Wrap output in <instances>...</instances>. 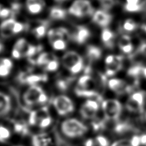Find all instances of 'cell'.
Listing matches in <instances>:
<instances>
[{
	"mask_svg": "<svg viewBox=\"0 0 146 146\" xmlns=\"http://www.w3.org/2000/svg\"><path fill=\"white\" fill-rule=\"evenodd\" d=\"M108 85L110 89L119 95L130 93L133 90V86L122 79H111L108 81Z\"/></svg>",
	"mask_w": 146,
	"mask_h": 146,
	"instance_id": "obj_10",
	"label": "cell"
},
{
	"mask_svg": "<svg viewBox=\"0 0 146 146\" xmlns=\"http://www.w3.org/2000/svg\"><path fill=\"white\" fill-rule=\"evenodd\" d=\"M102 51L98 46L90 45L87 48V56L90 61H96L101 58Z\"/></svg>",
	"mask_w": 146,
	"mask_h": 146,
	"instance_id": "obj_21",
	"label": "cell"
},
{
	"mask_svg": "<svg viewBox=\"0 0 146 146\" xmlns=\"http://www.w3.org/2000/svg\"><path fill=\"white\" fill-rule=\"evenodd\" d=\"M23 100L28 106L42 105L48 101V96L40 86L32 85L23 95Z\"/></svg>",
	"mask_w": 146,
	"mask_h": 146,
	"instance_id": "obj_2",
	"label": "cell"
},
{
	"mask_svg": "<svg viewBox=\"0 0 146 146\" xmlns=\"http://www.w3.org/2000/svg\"><path fill=\"white\" fill-rule=\"evenodd\" d=\"M144 66L140 63H136L134 66L130 67L127 72V76L133 78L135 80V81L138 82L139 78L143 75V71H144Z\"/></svg>",
	"mask_w": 146,
	"mask_h": 146,
	"instance_id": "obj_19",
	"label": "cell"
},
{
	"mask_svg": "<svg viewBox=\"0 0 146 146\" xmlns=\"http://www.w3.org/2000/svg\"><path fill=\"white\" fill-rule=\"evenodd\" d=\"M25 27V25H23V23L19 22H15L14 28H13V33L15 34V33H18L22 32L24 30Z\"/></svg>",
	"mask_w": 146,
	"mask_h": 146,
	"instance_id": "obj_39",
	"label": "cell"
},
{
	"mask_svg": "<svg viewBox=\"0 0 146 146\" xmlns=\"http://www.w3.org/2000/svg\"><path fill=\"white\" fill-rule=\"evenodd\" d=\"M48 38L50 43L58 40H65L70 36L68 30L63 27L51 29L48 33Z\"/></svg>",
	"mask_w": 146,
	"mask_h": 146,
	"instance_id": "obj_14",
	"label": "cell"
},
{
	"mask_svg": "<svg viewBox=\"0 0 146 146\" xmlns=\"http://www.w3.org/2000/svg\"><path fill=\"white\" fill-rule=\"evenodd\" d=\"M133 49H134V46L133 45L132 43H130L129 45H127L126 46H124L121 48H120V50H121L122 52H124V54H131L133 50Z\"/></svg>",
	"mask_w": 146,
	"mask_h": 146,
	"instance_id": "obj_40",
	"label": "cell"
},
{
	"mask_svg": "<svg viewBox=\"0 0 146 146\" xmlns=\"http://www.w3.org/2000/svg\"><path fill=\"white\" fill-rule=\"evenodd\" d=\"M103 7L106 10H110L115 4V0H99Z\"/></svg>",
	"mask_w": 146,
	"mask_h": 146,
	"instance_id": "obj_36",
	"label": "cell"
},
{
	"mask_svg": "<svg viewBox=\"0 0 146 146\" xmlns=\"http://www.w3.org/2000/svg\"><path fill=\"white\" fill-rule=\"evenodd\" d=\"M130 43H131L130 36L127 35H123L119 40L118 42V45L119 48H121L122 47H123V46H126L127 45H129Z\"/></svg>",
	"mask_w": 146,
	"mask_h": 146,
	"instance_id": "obj_34",
	"label": "cell"
},
{
	"mask_svg": "<svg viewBox=\"0 0 146 146\" xmlns=\"http://www.w3.org/2000/svg\"><path fill=\"white\" fill-rule=\"evenodd\" d=\"M96 142L98 146H109L110 145L108 140L105 137L101 135L96 138Z\"/></svg>",
	"mask_w": 146,
	"mask_h": 146,
	"instance_id": "obj_35",
	"label": "cell"
},
{
	"mask_svg": "<svg viewBox=\"0 0 146 146\" xmlns=\"http://www.w3.org/2000/svg\"><path fill=\"white\" fill-rule=\"evenodd\" d=\"M124 10L128 12H139L144 9V4H138V5H131L126 3L124 7Z\"/></svg>",
	"mask_w": 146,
	"mask_h": 146,
	"instance_id": "obj_31",
	"label": "cell"
},
{
	"mask_svg": "<svg viewBox=\"0 0 146 146\" xmlns=\"http://www.w3.org/2000/svg\"><path fill=\"white\" fill-rule=\"evenodd\" d=\"M140 142H141V145L146 146V134L142 135L140 136Z\"/></svg>",
	"mask_w": 146,
	"mask_h": 146,
	"instance_id": "obj_46",
	"label": "cell"
},
{
	"mask_svg": "<svg viewBox=\"0 0 146 146\" xmlns=\"http://www.w3.org/2000/svg\"><path fill=\"white\" fill-rule=\"evenodd\" d=\"M51 46L56 50H64L67 46V43L65 40H58L51 43Z\"/></svg>",
	"mask_w": 146,
	"mask_h": 146,
	"instance_id": "obj_32",
	"label": "cell"
},
{
	"mask_svg": "<svg viewBox=\"0 0 146 146\" xmlns=\"http://www.w3.org/2000/svg\"><path fill=\"white\" fill-rule=\"evenodd\" d=\"M3 44L0 41V52L3 50Z\"/></svg>",
	"mask_w": 146,
	"mask_h": 146,
	"instance_id": "obj_50",
	"label": "cell"
},
{
	"mask_svg": "<svg viewBox=\"0 0 146 146\" xmlns=\"http://www.w3.org/2000/svg\"><path fill=\"white\" fill-rule=\"evenodd\" d=\"M56 1H66V0H56Z\"/></svg>",
	"mask_w": 146,
	"mask_h": 146,
	"instance_id": "obj_52",
	"label": "cell"
},
{
	"mask_svg": "<svg viewBox=\"0 0 146 146\" xmlns=\"http://www.w3.org/2000/svg\"><path fill=\"white\" fill-rule=\"evenodd\" d=\"M131 143L132 146H139L141 145V142H140V136H137V135H135L132 137L131 139Z\"/></svg>",
	"mask_w": 146,
	"mask_h": 146,
	"instance_id": "obj_42",
	"label": "cell"
},
{
	"mask_svg": "<svg viewBox=\"0 0 146 146\" xmlns=\"http://www.w3.org/2000/svg\"><path fill=\"white\" fill-rule=\"evenodd\" d=\"M59 63L58 59H54L49 62L48 64L44 66V69L48 72H54L58 68Z\"/></svg>",
	"mask_w": 146,
	"mask_h": 146,
	"instance_id": "obj_33",
	"label": "cell"
},
{
	"mask_svg": "<svg viewBox=\"0 0 146 146\" xmlns=\"http://www.w3.org/2000/svg\"><path fill=\"white\" fill-rule=\"evenodd\" d=\"M101 108L106 119L117 121L121 115L122 104L116 99H107L101 103Z\"/></svg>",
	"mask_w": 146,
	"mask_h": 146,
	"instance_id": "obj_4",
	"label": "cell"
},
{
	"mask_svg": "<svg viewBox=\"0 0 146 146\" xmlns=\"http://www.w3.org/2000/svg\"><path fill=\"white\" fill-rule=\"evenodd\" d=\"M85 146H94V141L92 139H88L85 143Z\"/></svg>",
	"mask_w": 146,
	"mask_h": 146,
	"instance_id": "obj_48",
	"label": "cell"
},
{
	"mask_svg": "<svg viewBox=\"0 0 146 146\" xmlns=\"http://www.w3.org/2000/svg\"><path fill=\"white\" fill-rule=\"evenodd\" d=\"M43 3L44 4V2L43 0H27V5L33 4V3Z\"/></svg>",
	"mask_w": 146,
	"mask_h": 146,
	"instance_id": "obj_45",
	"label": "cell"
},
{
	"mask_svg": "<svg viewBox=\"0 0 146 146\" xmlns=\"http://www.w3.org/2000/svg\"><path fill=\"white\" fill-rule=\"evenodd\" d=\"M100 103L95 99H88L80 108V115L83 119L93 120L97 116Z\"/></svg>",
	"mask_w": 146,
	"mask_h": 146,
	"instance_id": "obj_9",
	"label": "cell"
},
{
	"mask_svg": "<svg viewBox=\"0 0 146 146\" xmlns=\"http://www.w3.org/2000/svg\"><path fill=\"white\" fill-rule=\"evenodd\" d=\"M10 15H12V11L10 9H7V8H5V9H2L1 12H0V17L2 18H7L9 17Z\"/></svg>",
	"mask_w": 146,
	"mask_h": 146,
	"instance_id": "obj_41",
	"label": "cell"
},
{
	"mask_svg": "<svg viewBox=\"0 0 146 146\" xmlns=\"http://www.w3.org/2000/svg\"><path fill=\"white\" fill-rule=\"evenodd\" d=\"M93 21L101 27H106L111 23L112 16L105 10H98L93 14Z\"/></svg>",
	"mask_w": 146,
	"mask_h": 146,
	"instance_id": "obj_13",
	"label": "cell"
},
{
	"mask_svg": "<svg viewBox=\"0 0 146 146\" xmlns=\"http://www.w3.org/2000/svg\"><path fill=\"white\" fill-rule=\"evenodd\" d=\"M141 28L146 33V25H143L141 26Z\"/></svg>",
	"mask_w": 146,
	"mask_h": 146,
	"instance_id": "obj_49",
	"label": "cell"
},
{
	"mask_svg": "<svg viewBox=\"0 0 146 146\" xmlns=\"http://www.w3.org/2000/svg\"><path fill=\"white\" fill-rule=\"evenodd\" d=\"M2 60V62L5 66H6L7 68H9V69L11 70L12 68V66H13V64H12V62L11 61V60H10L9 59H7V58H3L1 59Z\"/></svg>",
	"mask_w": 146,
	"mask_h": 146,
	"instance_id": "obj_44",
	"label": "cell"
},
{
	"mask_svg": "<svg viewBox=\"0 0 146 146\" xmlns=\"http://www.w3.org/2000/svg\"><path fill=\"white\" fill-rule=\"evenodd\" d=\"M53 104L56 111L61 116H66L74 110L71 99L66 95H58L54 98Z\"/></svg>",
	"mask_w": 146,
	"mask_h": 146,
	"instance_id": "obj_6",
	"label": "cell"
},
{
	"mask_svg": "<svg viewBox=\"0 0 146 146\" xmlns=\"http://www.w3.org/2000/svg\"><path fill=\"white\" fill-rule=\"evenodd\" d=\"M27 5V9L29 11L31 14H36L40 13L43 9V7L44 6V4L43 3H33Z\"/></svg>",
	"mask_w": 146,
	"mask_h": 146,
	"instance_id": "obj_28",
	"label": "cell"
},
{
	"mask_svg": "<svg viewBox=\"0 0 146 146\" xmlns=\"http://www.w3.org/2000/svg\"><path fill=\"white\" fill-rule=\"evenodd\" d=\"M17 146H21V145H17Z\"/></svg>",
	"mask_w": 146,
	"mask_h": 146,
	"instance_id": "obj_54",
	"label": "cell"
},
{
	"mask_svg": "<svg viewBox=\"0 0 146 146\" xmlns=\"http://www.w3.org/2000/svg\"><path fill=\"white\" fill-rule=\"evenodd\" d=\"M111 146H132L131 140L122 139L115 142Z\"/></svg>",
	"mask_w": 146,
	"mask_h": 146,
	"instance_id": "obj_38",
	"label": "cell"
},
{
	"mask_svg": "<svg viewBox=\"0 0 146 146\" xmlns=\"http://www.w3.org/2000/svg\"><path fill=\"white\" fill-rule=\"evenodd\" d=\"M48 27V22L43 21L40 23V25L33 28L32 32L36 38H43L46 33L47 28Z\"/></svg>",
	"mask_w": 146,
	"mask_h": 146,
	"instance_id": "obj_25",
	"label": "cell"
},
{
	"mask_svg": "<svg viewBox=\"0 0 146 146\" xmlns=\"http://www.w3.org/2000/svg\"><path fill=\"white\" fill-rule=\"evenodd\" d=\"M137 27V23L131 19H127L125 21L123 24V29L126 32H133Z\"/></svg>",
	"mask_w": 146,
	"mask_h": 146,
	"instance_id": "obj_30",
	"label": "cell"
},
{
	"mask_svg": "<svg viewBox=\"0 0 146 146\" xmlns=\"http://www.w3.org/2000/svg\"><path fill=\"white\" fill-rule=\"evenodd\" d=\"M69 12L78 17H82L94 14V9L88 0H76L70 7Z\"/></svg>",
	"mask_w": 146,
	"mask_h": 146,
	"instance_id": "obj_5",
	"label": "cell"
},
{
	"mask_svg": "<svg viewBox=\"0 0 146 146\" xmlns=\"http://www.w3.org/2000/svg\"><path fill=\"white\" fill-rule=\"evenodd\" d=\"M11 98L6 93L0 92V117L6 115L11 110Z\"/></svg>",
	"mask_w": 146,
	"mask_h": 146,
	"instance_id": "obj_17",
	"label": "cell"
},
{
	"mask_svg": "<svg viewBox=\"0 0 146 146\" xmlns=\"http://www.w3.org/2000/svg\"><path fill=\"white\" fill-rule=\"evenodd\" d=\"M54 59H57L56 57L54 55L45 52V53L38 55V57H36V64L38 65V66H45L49 62Z\"/></svg>",
	"mask_w": 146,
	"mask_h": 146,
	"instance_id": "obj_23",
	"label": "cell"
},
{
	"mask_svg": "<svg viewBox=\"0 0 146 146\" xmlns=\"http://www.w3.org/2000/svg\"><path fill=\"white\" fill-rule=\"evenodd\" d=\"M124 57L122 56H113L110 55L105 59L106 75L112 77L123 68Z\"/></svg>",
	"mask_w": 146,
	"mask_h": 146,
	"instance_id": "obj_8",
	"label": "cell"
},
{
	"mask_svg": "<svg viewBox=\"0 0 146 146\" xmlns=\"http://www.w3.org/2000/svg\"><path fill=\"white\" fill-rule=\"evenodd\" d=\"M21 9V5L19 3H13L12 5L11 6V8H10V10L12 11V16H14V15L15 14H16Z\"/></svg>",
	"mask_w": 146,
	"mask_h": 146,
	"instance_id": "obj_43",
	"label": "cell"
},
{
	"mask_svg": "<svg viewBox=\"0 0 146 146\" xmlns=\"http://www.w3.org/2000/svg\"><path fill=\"white\" fill-rule=\"evenodd\" d=\"M52 121L48 108L46 106L31 111L28 117V123L30 126H38L41 129L48 127Z\"/></svg>",
	"mask_w": 146,
	"mask_h": 146,
	"instance_id": "obj_3",
	"label": "cell"
},
{
	"mask_svg": "<svg viewBox=\"0 0 146 146\" xmlns=\"http://www.w3.org/2000/svg\"><path fill=\"white\" fill-rule=\"evenodd\" d=\"M70 37L76 43L82 45L85 43L90 37V30L84 26H78L74 32L70 35Z\"/></svg>",
	"mask_w": 146,
	"mask_h": 146,
	"instance_id": "obj_12",
	"label": "cell"
},
{
	"mask_svg": "<svg viewBox=\"0 0 146 146\" xmlns=\"http://www.w3.org/2000/svg\"><path fill=\"white\" fill-rule=\"evenodd\" d=\"M143 75L146 78V67H144V71H143Z\"/></svg>",
	"mask_w": 146,
	"mask_h": 146,
	"instance_id": "obj_51",
	"label": "cell"
},
{
	"mask_svg": "<svg viewBox=\"0 0 146 146\" xmlns=\"http://www.w3.org/2000/svg\"><path fill=\"white\" fill-rule=\"evenodd\" d=\"M11 132L7 127L0 126V142H5L10 139Z\"/></svg>",
	"mask_w": 146,
	"mask_h": 146,
	"instance_id": "obj_29",
	"label": "cell"
},
{
	"mask_svg": "<svg viewBox=\"0 0 146 146\" xmlns=\"http://www.w3.org/2000/svg\"><path fill=\"white\" fill-rule=\"evenodd\" d=\"M144 93L138 92L133 93L127 99L126 104V109L131 113H142L144 105Z\"/></svg>",
	"mask_w": 146,
	"mask_h": 146,
	"instance_id": "obj_7",
	"label": "cell"
},
{
	"mask_svg": "<svg viewBox=\"0 0 146 146\" xmlns=\"http://www.w3.org/2000/svg\"><path fill=\"white\" fill-rule=\"evenodd\" d=\"M105 117L104 119L98 118L96 116V118L92 120V126L93 129L96 131H99L103 130L105 126Z\"/></svg>",
	"mask_w": 146,
	"mask_h": 146,
	"instance_id": "obj_26",
	"label": "cell"
},
{
	"mask_svg": "<svg viewBox=\"0 0 146 146\" xmlns=\"http://www.w3.org/2000/svg\"><path fill=\"white\" fill-rule=\"evenodd\" d=\"M1 9H2V8H1V5H0V12H1Z\"/></svg>",
	"mask_w": 146,
	"mask_h": 146,
	"instance_id": "obj_53",
	"label": "cell"
},
{
	"mask_svg": "<svg viewBox=\"0 0 146 146\" xmlns=\"http://www.w3.org/2000/svg\"><path fill=\"white\" fill-rule=\"evenodd\" d=\"M14 131L21 136H27L29 133L28 124L24 121H15L14 122Z\"/></svg>",
	"mask_w": 146,
	"mask_h": 146,
	"instance_id": "obj_22",
	"label": "cell"
},
{
	"mask_svg": "<svg viewBox=\"0 0 146 146\" xmlns=\"http://www.w3.org/2000/svg\"><path fill=\"white\" fill-rule=\"evenodd\" d=\"M61 130L68 138L76 139L84 135L88 131L87 126L76 119H68L62 122Z\"/></svg>",
	"mask_w": 146,
	"mask_h": 146,
	"instance_id": "obj_1",
	"label": "cell"
},
{
	"mask_svg": "<svg viewBox=\"0 0 146 146\" xmlns=\"http://www.w3.org/2000/svg\"><path fill=\"white\" fill-rule=\"evenodd\" d=\"M15 21L10 18L3 21L0 25V34L3 38H9L14 34L13 33V28L15 23Z\"/></svg>",
	"mask_w": 146,
	"mask_h": 146,
	"instance_id": "obj_16",
	"label": "cell"
},
{
	"mask_svg": "<svg viewBox=\"0 0 146 146\" xmlns=\"http://www.w3.org/2000/svg\"><path fill=\"white\" fill-rule=\"evenodd\" d=\"M72 78H67V79H61L56 81V86L60 90L64 91L68 89L69 85L72 82Z\"/></svg>",
	"mask_w": 146,
	"mask_h": 146,
	"instance_id": "obj_27",
	"label": "cell"
},
{
	"mask_svg": "<svg viewBox=\"0 0 146 146\" xmlns=\"http://www.w3.org/2000/svg\"><path fill=\"white\" fill-rule=\"evenodd\" d=\"M10 69L5 66L1 59H0V77H6L10 73Z\"/></svg>",
	"mask_w": 146,
	"mask_h": 146,
	"instance_id": "obj_37",
	"label": "cell"
},
{
	"mask_svg": "<svg viewBox=\"0 0 146 146\" xmlns=\"http://www.w3.org/2000/svg\"><path fill=\"white\" fill-rule=\"evenodd\" d=\"M67 12L64 9L59 7L52 8L49 12V16L53 19L62 20L66 18Z\"/></svg>",
	"mask_w": 146,
	"mask_h": 146,
	"instance_id": "obj_24",
	"label": "cell"
},
{
	"mask_svg": "<svg viewBox=\"0 0 146 146\" xmlns=\"http://www.w3.org/2000/svg\"><path fill=\"white\" fill-rule=\"evenodd\" d=\"M32 144V146H51L52 140L48 134L41 133L33 135Z\"/></svg>",
	"mask_w": 146,
	"mask_h": 146,
	"instance_id": "obj_15",
	"label": "cell"
},
{
	"mask_svg": "<svg viewBox=\"0 0 146 146\" xmlns=\"http://www.w3.org/2000/svg\"><path fill=\"white\" fill-rule=\"evenodd\" d=\"M83 62V58L80 54L74 51H70L64 55L62 57V62L64 67L69 71L75 65Z\"/></svg>",
	"mask_w": 146,
	"mask_h": 146,
	"instance_id": "obj_11",
	"label": "cell"
},
{
	"mask_svg": "<svg viewBox=\"0 0 146 146\" xmlns=\"http://www.w3.org/2000/svg\"><path fill=\"white\" fill-rule=\"evenodd\" d=\"M127 3L131 5L140 4V0H126Z\"/></svg>",
	"mask_w": 146,
	"mask_h": 146,
	"instance_id": "obj_47",
	"label": "cell"
},
{
	"mask_svg": "<svg viewBox=\"0 0 146 146\" xmlns=\"http://www.w3.org/2000/svg\"><path fill=\"white\" fill-rule=\"evenodd\" d=\"M101 40L106 48L111 49L115 45V34L111 30L105 28L101 33Z\"/></svg>",
	"mask_w": 146,
	"mask_h": 146,
	"instance_id": "obj_18",
	"label": "cell"
},
{
	"mask_svg": "<svg viewBox=\"0 0 146 146\" xmlns=\"http://www.w3.org/2000/svg\"><path fill=\"white\" fill-rule=\"evenodd\" d=\"M48 79V75L46 74H30L26 77L25 84L29 85H36L39 82H46Z\"/></svg>",
	"mask_w": 146,
	"mask_h": 146,
	"instance_id": "obj_20",
	"label": "cell"
}]
</instances>
